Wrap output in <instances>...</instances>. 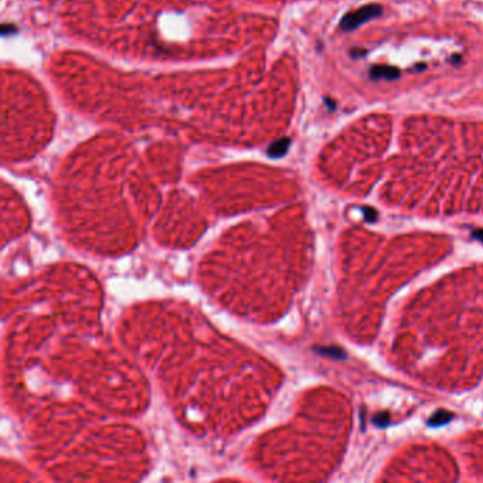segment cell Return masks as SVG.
Here are the masks:
<instances>
[{"label": "cell", "mask_w": 483, "mask_h": 483, "mask_svg": "<svg viewBox=\"0 0 483 483\" xmlns=\"http://www.w3.org/2000/svg\"><path fill=\"white\" fill-rule=\"evenodd\" d=\"M381 13H383V7L378 6V4L363 6L359 10H354L349 14H346L340 21V28L344 30V31H353L357 27H360L361 24H364L366 21L380 17Z\"/></svg>", "instance_id": "obj_1"}, {"label": "cell", "mask_w": 483, "mask_h": 483, "mask_svg": "<svg viewBox=\"0 0 483 483\" xmlns=\"http://www.w3.org/2000/svg\"><path fill=\"white\" fill-rule=\"evenodd\" d=\"M400 70L390 65H374L370 70V78L371 79H387L394 81L400 77Z\"/></svg>", "instance_id": "obj_2"}, {"label": "cell", "mask_w": 483, "mask_h": 483, "mask_svg": "<svg viewBox=\"0 0 483 483\" xmlns=\"http://www.w3.org/2000/svg\"><path fill=\"white\" fill-rule=\"evenodd\" d=\"M290 146V139L289 138H283V139H279L276 141L275 143H272L268 149V155L272 156V158H281L283 156Z\"/></svg>", "instance_id": "obj_3"}, {"label": "cell", "mask_w": 483, "mask_h": 483, "mask_svg": "<svg viewBox=\"0 0 483 483\" xmlns=\"http://www.w3.org/2000/svg\"><path fill=\"white\" fill-rule=\"evenodd\" d=\"M452 418H454V414L452 413H449L447 410H438V411H435L430 417L428 425L430 427H441V425H444V424L451 421Z\"/></svg>", "instance_id": "obj_4"}, {"label": "cell", "mask_w": 483, "mask_h": 483, "mask_svg": "<svg viewBox=\"0 0 483 483\" xmlns=\"http://www.w3.org/2000/svg\"><path fill=\"white\" fill-rule=\"evenodd\" d=\"M319 351L322 354H327L330 357H334V359H344V351L339 347H323V349H319Z\"/></svg>", "instance_id": "obj_5"}, {"label": "cell", "mask_w": 483, "mask_h": 483, "mask_svg": "<svg viewBox=\"0 0 483 483\" xmlns=\"http://www.w3.org/2000/svg\"><path fill=\"white\" fill-rule=\"evenodd\" d=\"M373 424H374V425H377V427L384 428V427H387V425L390 424V415H388L387 413L377 414V415H374V418H373Z\"/></svg>", "instance_id": "obj_6"}, {"label": "cell", "mask_w": 483, "mask_h": 483, "mask_svg": "<svg viewBox=\"0 0 483 483\" xmlns=\"http://www.w3.org/2000/svg\"><path fill=\"white\" fill-rule=\"evenodd\" d=\"M363 213H364L366 220L369 223H374L377 220V211L374 210L373 207H363Z\"/></svg>", "instance_id": "obj_7"}, {"label": "cell", "mask_w": 483, "mask_h": 483, "mask_svg": "<svg viewBox=\"0 0 483 483\" xmlns=\"http://www.w3.org/2000/svg\"><path fill=\"white\" fill-rule=\"evenodd\" d=\"M472 237L478 238V240H481V241H483V229H476V230H474V231H472Z\"/></svg>", "instance_id": "obj_8"}, {"label": "cell", "mask_w": 483, "mask_h": 483, "mask_svg": "<svg viewBox=\"0 0 483 483\" xmlns=\"http://www.w3.org/2000/svg\"><path fill=\"white\" fill-rule=\"evenodd\" d=\"M363 54H366V51H364V50H361V51H360V50H354V51H351V55H353L354 58H356V57L359 58V57H360V55H363Z\"/></svg>", "instance_id": "obj_9"}, {"label": "cell", "mask_w": 483, "mask_h": 483, "mask_svg": "<svg viewBox=\"0 0 483 483\" xmlns=\"http://www.w3.org/2000/svg\"><path fill=\"white\" fill-rule=\"evenodd\" d=\"M459 61H461V57H459V55H454V57H452V60H451V62H455V64Z\"/></svg>", "instance_id": "obj_10"}]
</instances>
